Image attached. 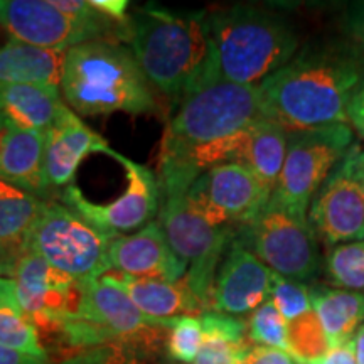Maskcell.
<instances>
[{"mask_svg": "<svg viewBox=\"0 0 364 364\" xmlns=\"http://www.w3.org/2000/svg\"><path fill=\"white\" fill-rule=\"evenodd\" d=\"M108 236L61 203L48 201L44 213L26 236L29 250L76 282L102 279L112 270Z\"/></svg>", "mask_w": 364, "mask_h": 364, "instance_id": "cell-6", "label": "cell"}, {"mask_svg": "<svg viewBox=\"0 0 364 364\" xmlns=\"http://www.w3.org/2000/svg\"><path fill=\"white\" fill-rule=\"evenodd\" d=\"M314 364H358L356 351H354V341L331 348L324 358H321Z\"/></svg>", "mask_w": 364, "mask_h": 364, "instance_id": "cell-37", "label": "cell"}, {"mask_svg": "<svg viewBox=\"0 0 364 364\" xmlns=\"http://www.w3.org/2000/svg\"><path fill=\"white\" fill-rule=\"evenodd\" d=\"M243 364H295L294 358L282 349L265 348V346H252Z\"/></svg>", "mask_w": 364, "mask_h": 364, "instance_id": "cell-35", "label": "cell"}, {"mask_svg": "<svg viewBox=\"0 0 364 364\" xmlns=\"http://www.w3.org/2000/svg\"><path fill=\"white\" fill-rule=\"evenodd\" d=\"M11 280L21 311L36 329L53 331L80 311L81 282L56 270L29 250H22L17 257Z\"/></svg>", "mask_w": 364, "mask_h": 364, "instance_id": "cell-14", "label": "cell"}, {"mask_svg": "<svg viewBox=\"0 0 364 364\" xmlns=\"http://www.w3.org/2000/svg\"><path fill=\"white\" fill-rule=\"evenodd\" d=\"M299 364H307V363H299Z\"/></svg>", "mask_w": 364, "mask_h": 364, "instance_id": "cell-43", "label": "cell"}, {"mask_svg": "<svg viewBox=\"0 0 364 364\" xmlns=\"http://www.w3.org/2000/svg\"><path fill=\"white\" fill-rule=\"evenodd\" d=\"M354 145L348 124L289 134L284 167L273 196L300 218H307L312 199Z\"/></svg>", "mask_w": 364, "mask_h": 364, "instance_id": "cell-9", "label": "cell"}, {"mask_svg": "<svg viewBox=\"0 0 364 364\" xmlns=\"http://www.w3.org/2000/svg\"><path fill=\"white\" fill-rule=\"evenodd\" d=\"M91 4L105 16L110 17L112 21L120 22V24L129 22L130 4L127 0H91Z\"/></svg>", "mask_w": 364, "mask_h": 364, "instance_id": "cell-36", "label": "cell"}, {"mask_svg": "<svg viewBox=\"0 0 364 364\" xmlns=\"http://www.w3.org/2000/svg\"><path fill=\"white\" fill-rule=\"evenodd\" d=\"M329 349V339L316 312L309 311L289 322L287 353L299 363L314 364L324 358Z\"/></svg>", "mask_w": 364, "mask_h": 364, "instance_id": "cell-28", "label": "cell"}, {"mask_svg": "<svg viewBox=\"0 0 364 364\" xmlns=\"http://www.w3.org/2000/svg\"><path fill=\"white\" fill-rule=\"evenodd\" d=\"M326 272L331 284L338 289L364 292V240L331 248Z\"/></svg>", "mask_w": 364, "mask_h": 364, "instance_id": "cell-29", "label": "cell"}, {"mask_svg": "<svg viewBox=\"0 0 364 364\" xmlns=\"http://www.w3.org/2000/svg\"><path fill=\"white\" fill-rule=\"evenodd\" d=\"M48 201L0 181V245L22 250L26 236L44 213Z\"/></svg>", "mask_w": 364, "mask_h": 364, "instance_id": "cell-26", "label": "cell"}, {"mask_svg": "<svg viewBox=\"0 0 364 364\" xmlns=\"http://www.w3.org/2000/svg\"><path fill=\"white\" fill-rule=\"evenodd\" d=\"M108 258L112 270L134 279L176 282L188 272V265L172 252L157 221L149 223L134 235L113 238Z\"/></svg>", "mask_w": 364, "mask_h": 364, "instance_id": "cell-17", "label": "cell"}, {"mask_svg": "<svg viewBox=\"0 0 364 364\" xmlns=\"http://www.w3.org/2000/svg\"><path fill=\"white\" fill-rule=\"evenodd\" d=\"M0 26L12 39L53 51L108 41L98 29L59 11L53 0H0Z\"/></svg>", "mask_w": 364, "mask_h": 364, "instance_id": "cell-15", "label": "cell"}, {"mask_svg": "<svg viewBox=\"0 0 364 364\" xmlns=\"http://www.w3.org/2000/svg\"><path fill=\"white\" fill-rule=\"evenodd\" d=\"M61 95L76 115L157 112L152 86L127 46L91 41L68 49Z\"/></svg>", "mask_w": 364, "mask_h": 364, "instance_id": "cell-4", "label": "cell"}, {"mask_svg": "<svg viewBox=\"0 0 364 364\" xmlns=\"http://www.w3.org/2000/svg\"><path fill=\"white\" fill-rule=\"evenodd\" d=\"M66 51L36 48L11 39L0 48V85L49 86L61 90Z\"/></svg>", "mask_w": 364, "mask_h": 364, "instance_id": "cell-22", "label": "cell"}, {"mask_svg": "<svg viewBox=\"0 0 364 364\" xmlns=\"http://www.w3.org/2000/svg\"><path fill=\"white\" fill-rule=\"evenodd\" d=\"M275 273L252 252L231 241L218 267L211 295V311L243 316L270 300Z\"/></svg>", "mask_w": 364, "mask_h": 364, "instance_id": "cell-16", "label": "cell"}, {"mask_svg": "<svg viewBox=\"0 0 364 364\" xmlns=\"http://www.w3.org/2000/svg\"><path fill=\"white\" fill-rule=\"evenodd\" d=\"M203 344L201 316H184L172 318L167 334V354L179 364L194 363Z\"/></svg>", "mask_w": 364, "mask_h": 364, "instance_id": "cell-31", "label": "cell"}, {"mask_svg": "<svg viewBox=\"0 0 364 364\" xmlns=\"http://www.w3.org/2000/svg\"><path fill=\"white\" fill-rule=\"evenodd\" d=\"M108 156L124 166L127 174L125 193L107 204L91 203L75 184L63 191L61 204L83 216L100 231L112 238L134 230H142L159 213L161 189L157 176L142 164L130 161L122 154L110 150Z\"/></svg>", "mask_w": 364, "mask_h": 364, "instance_id": "cell-11", "label": "cell"}, {"mask_svg": "<svg viewBox=\"0 0 364 364\" xmlns=\"http://www.w3.org/2000/svg\"><path fill=\"white\" fill-rule=\"evenodd\" d=\"M164 132L159 171L179 166L196 150L211 147L262 118L258 86L215 80L177 105Z\"/></svg>", "mask_w": 364, "mask_h": 364, "instance_id": "cell-5", "label": "cell"}, {"mask_svg": "<svg viewBox=\"0 0 364 364\" xmlns=\"http://www.w3.org/2000/svg\"><path fill=\"white\" fill-rule=\"evenodd\" d=\"M188 191L161 193L159 225L169 241L172 252L188 265L186 279L211 311V295L218 267L233 241V228H216L193 211L186 199Z\"/></svg>", "mask_w": 364, "mask_h": 364, "instance_id": "cell-8", "label": "cell"}, {"mask_svg": "<svg viewBox=\"0 0 364 364\" xmlns=\"http://www.w3.org/2000/svg\"><path fill=\"white\" fill-rule=\"evenodd\" d=\"M289 132L260 118L245 130L243 145L236 164L247 167L265 188L275 191L284 167Z\"/></svg>", "mask_w": 364, "mask_h": 364, "instance_id": "cell-23", "label": "cell"}, {"mask_svg": "<svg viewBox=\"0 0 364 364\" xmlns=\"http://www.w3.org/2000/svg\"><path fill=\"white\" fill-rule=\"evenodd\" d=\"M356 159H358V172H359V179H361V184H363V189H364V149L359 147L358 145V154H356Z\"/></svg>", "mask_w": 364, "mask_h": 364, "instance_id": "cell-42", "label": "cell"}, {"mask_svg": "<svg viewBox=\"0 0 364 364\" xmlns=\"http://www.w3.org/2000/svg\"><path fill=\"white\" fill-rule=\"evenodd\" d=\"M130 51L152 88L179 105L209 81L211 39L206 11L144 6L129 17Z\"/></svg>", "mask_w": 364, "mask_h": 364, "instance_id": "cell-2", "label": "cell"}, {"mask_svg": "<svg viewBox=\"0 0 364 364\" xmlns=\"http://www.w3.org/2000/svg\"><path fill=\"white\" fill-rule=\"evenodd\" d=\"M44 132L0 129V181L43 196L49 193L44 172Z\"/></svg>", "mask_w": 364, "mask_h": 364, "instance_id": "cell-20", "label": "cell"}, {"mask_svg": "<svg viewBox=\"0 0 364 364\" xmlns=\"http://www.w3.org/2000/svg\"><path fill=\"white\" fill-rule=\"evenodd\" d=\"M287 329H289V322L277 311L272 300H267L257 311L250 314L247 322L250 343L253 346L282 349V351H287Z\"/></svg>", "mask_w": 364, "mask_h": 364, "instance_id": "cell-30", "label": "cell"}, {"mask_svg": "<svg viewBox=\"0 0 364 364\" xmlns=\"http://www.w3.org/2000/svg\"><path fill=\"white\" fill-rule=\"evenodd\" d=\"M0 346L39 359H49L38 329L17 304L16 290L0 299Z\"/></svg>", "mask_w": 364, "mask_h": 364, "instance_id": "cell-27", "label": "cell"}, {"mask_svg": "<svg viewBox=\"0 0 364 364\" xmlns=\"http://www.w3.org/2000/svg\"><path fill=\"white\" fill-rule=\"evenodd\" d=\"M247 167L221 164L204 171L186 193L189 206L216 228L245 226L262 213L272 198Z\"/></svg>", "mask_w": 364, "mask_h": 364, "instance_id": "cell-10", "label": "cell"}, {"mask_svg": "<svg viewBox=\"0 0 364 364\" xmlns=\"http://www.w3.org/2000/svg\"><path fill=\"white\" fill-rule=\"evenodd\" d=\"M22 250H16V248H9L0 245V277L4 279H11L14 265H16L17 257H19Z\"/></svg>", "mask_w": 364, "mask_h": 364, "instance_id": "cell-39", "label": "cell"}, {"mask_svg": "<svg viewBox=\"0 0 364 364\" xmlns=\"http://www.w3.org/2000/svg\"><path fill=\"white\" fill-rule=\"evenodd\" d=\"M203 344L194 364H243L252 348L247 322L228 314L208 311L201 316Z\"/></svg>", "mask_w": 364, "mask_h": 364, "instance_id": "cell-25", "label": "cell"}, {"mask_svg": "<svg viewBox=\"0 0 364 364\" xmlns=\"http://www.w3.org/2000/svg\"><path fill=\"white\" fill-rule=\"evenodd\" d=\"M208 24L211 39L209 81L260 86L300 49L292 22L268 9L243 4L225 7L208 14Z\"/></svg>", "mask_w": 364, "mask_h": 364, "instance_id": "cell-3", "label": "cell"}, {"mask_svg": "<svg viewBox=\"0 0 364 364\" xmlns=\"http://www.w3.org/2000/svg\"><path fill=\"white\" fill-rule=\"evenodd\" d=\"M65 105L59 88L0 85V129L11 127L46 134Z\"/></svg>", "mask_w": 364, "mask_h": 364, "instance_id": "cell-21", "label": "cell"}, {"mask_svg": "<svg viewBox=\"0 0 364 364\" xmlns=\"http://www.w3.org/2000/svg\"><path fill=\"white\" fill-rule=\"evenodd\" d=\"M312 311L317 314L331 348L351 341L364 324V292L314 285Z\"/></svg>", "mask_w": 364, "mask_h": 364, "instance_id": "cell-24", "label": "cell"}, {"mask_svg": "<svg viewBox=\"0 0 364 364\" xmlns=\"http://www.w3.org/2000/svg\"><path fill=\"white\" fill-rule=\"evenodd\" d=\"M14 292V282L11 279H4L0 277V299Z\"/></svg>", "mask_w": 364, "mask_h": 364, "instance_id": "cell-41", "label": "cell"}, {"mask_svg": "<svg viewBox=\"0 0 364 364\" xmlns=\"http://www.w3.org/2000/svg\"><path fill=\"white\" fill-rule=\"evenodd\" d=\"M235 235L233 241L252 252L277 275L306 282L316 279L321 272L317 236L309 220L289 211L273 194L260 215L240 226Z\"/></svg>", "mask_w": 364, "mask_h": 364, "instance_id": "cell-7", "label": "cell"}, {"mask_svg": "<svg viewBox=\"0 0 364 364\" xmlns=\"http://www.w3.org/2000/svg\"><path fill=\"white\" fill-rule=\"evenodd\" d=\"M270 300L287 322L312 311L311 289L304 282L285 279V277L277 275V273L275 279H273Z\"/></svg>", "mask_w": 364, "mask_h": 364, "instance_id": "cell-32", "label": "cell"}, {"mask_svg": "<svg viewBox=\"0 0 364 364\" xmlns=\"http://www.w3.org/2000/svg\"><path fill=\"white\" fill-rule=\"evenodd\" d=\"M0 364H51L49 359H39L0 346Z\"/></svg>", "mask_w": 364, "mask_h": 364, "instance_id": "cell-38", "label": "cell"}, {"mask_svg": "<svg viewBox=\"0 0 364 364\" xmlns=\"http://www.w3.org/2000/svg\"><path fill=\"white\" fill-rule=\"evenodd\" d=\"M110 145L65 105L56 122L46 132L44 172L49 189L73 186L80 164L91 152L110 154Z\"/></svg>", "mask_w": 364, "mask_h": 364, "instance_id": "cell-18", "label": "cell"}, {"mask_svg": "<svg viewBox=\"0 0 364 364\" xmlns=\"http://www.w3.org/2000/svg\"><path fill=\"white\" fill-rule=\"evenodd\" d=\"M356 154L358 144H354L309 208V225L329 248L364 240V189Z\"/></svg>", "mask_w": 364, "mask_h": 364, "instance_id": "cell-13", "label": "cell"}, {"mask_svg": "<svg viewBox=\"0 0 364 364\" xmlns=\"http://www.w3.org/2000/svg\"><path fill=\"white\" fill-rule=\"evenodd\" d=\"M354 351H356V363L364 364V324L359 327L356 334H354Z\"/></svg>", "mask_w": 364, "mask_h": 364, "instance_id": "cell-40", "label": "cell"}, {"mask_svg": "<svg viewBox=\"0 0 364 364\" xmlns=\"http://www.w3.org/2000/svg\"><path fill=\"white\" fill-rule=\"evenodd\" d=\"M364 70L343 41L307 44L258 86L262 118L304 132L348 124V103Z\"/></svg>", "mask_w": 364, "mask_h": 364, "instance_id": "cell-1", "label": "cell"}, {"mask_svg": "<svg viewBox=\"0 0 364 364\" xmlns=\"http://www.w3.org/2000/svg\"><path fill=\"white\" fill-rule=\"evenodd\" d=\"M102 280L124 290L136 309L150 318L169 321L184 316L199 317L208 312L186 277L176 282L145 280L110 270Z\"/></svg>", "mask_w": 364, "mask_h": 364, "instance_id": "cell-19", "label": "cell"}, {"mask_svg": "<svg viewBox=\"0 0 364 364\" xmlns=\"http://www.w3.org/2000/svg\"><path fill=\"white\" fill-rule=\"evenodd\" d=\"M346 117H348V125L351 127L354 134H358L359 139L364 140V76L349 98Z\"/></svg>", "mask_w": 364, "mask_h": 364, "instance_id": "cell-34", "label": "cell"}, {"mask_svg": "<svg viewBox=\"0 0 364 364\" xmlns=\"http://www.w3.org/2000/svg\"><path fill=\"white\" fill-rule=\"evenodd\" d=\"M76 317L103 329L113 343L134 346L150 358H156L162 344L167 343L172 321L147 317L124 290L102 279L81 282V304Z\"/></svg>", "mask_w": 364, "mask_h": 364, "instance_id": "cell-12", "label": "cell"}, {"mask_svg": "<svg viewBox=\"0 0 364 364\" xmlns=\"http://www.w3.org/2000/svg\"><path fill=\"white\" fill-rule=\"evenodd\" d=\"M339 29L343 34L341 41L364 70V0L351 2L344 7Z\"/></svg>", "mask_w": 364, "mask_h": 364, "instance_id": "cell-33", "label": "cell"}]
</instances>
